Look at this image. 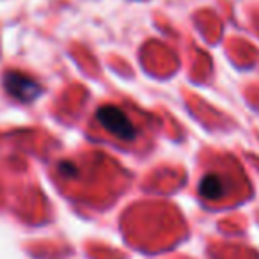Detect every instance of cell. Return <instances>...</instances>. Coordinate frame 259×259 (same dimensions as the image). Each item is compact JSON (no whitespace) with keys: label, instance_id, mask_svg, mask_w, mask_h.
Wrapping results in <instances>:
<instances>
[{"label":"cell","instance_id":"obj_1","mask_svg":"<svg viewBox=\"0 0 259 259\" xmlns=\"http://www.w3.org/2000/svg\"><path fill=\"white\" fill-rule=\"evenodd\" d=\"M96 117L100 124L105 130H108L114 137L121 139V141H134L137 132L134 128V122L130 121V117L117 107L112 105H105V107L98 108Z\"/></svg>","mask_w":259,"mask_h":259},{"label":"cell","instance_id":"obj_2","mask_svg":"<svg viewBox=\"0 0 259 259\" xmlns=\"http://www.w3.org/2000/svg\"><path fill=\"white\" fill-rule=\"evenodd\" d=\"M4 85L20 101H32L41 93V87L37 85V82H34L30 76L18 71H9L4 76Z\"/></svg>","mask_w":259,"mask_h":259},{"label":"cell","instance_id":"obj_3","mask_svg":"<svg viewBox=\"0 0 259 259\" xmlns=\"http://www.w3.org/2000/svg\"><path fill=\"white\" fill-rule=\"evenodd\" d=\"M201 194L208 199H217L222 195V181L217 176H208L201 183Z\"/></svg>","mask_w":259,"mask_h":259}]
</instances>
